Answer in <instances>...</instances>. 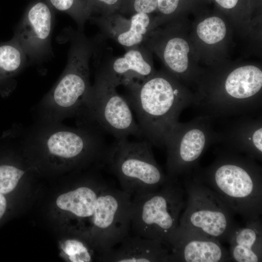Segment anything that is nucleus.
Here are the masks:
<instances>
[{"mask_svg":"<svg viewBox=\"0 0 262 262\" xmlns=\"http://www.w3.org/2000/svg\"><path fill=\"white\" fill-rule=\"evenodd\" d=\"M192 174L214 191L246 223L262 213V168L255 159L224 148L204 168Z\"/></svg>","mask_w":262,"mask_h":262,"instance_id":"nucleus-1","label":"nucleus"},{"mask_svg":"<svg viewBox=\"0 0 262 262\" xmlns=\"http://www.w3.org/2000/svg\"><path fill=\"white\" fill-rule=\"evenodd\" d=\"M127 88L130 94L126 99L135 112L143 137L151 145L164 147L181 112L193 104L194 96L164 72Z\"/></svg>","mask_w":262,"mask_h":262,"instance_id":"nucleus-2","label":"nucleus"},{"mask_svg":"<svg viewBox=\"0 0 262 262\" xmlns=\"http://www.w3.org/2000/svg\"><path fill=\"white\" fill-rule=\"evenodd\" d=\"M64 34L63 41L70 42L67 64L59 80L38 104V120L62 122L78 116L91 87L89 62L98 45V36L90 38L71 28L66 29Z\"/></svg>","mask_w":262,"mask_h":262,"instance_id":"nucleus-3","label":"nucleus"},{"mask_svg":"<svg viewBox=\"0 0 262 262\" xmlns=\"http://www.w3.org/2000/svg\"><path fill=\"white\" fill-rule=\"evenodd\" d=\"M23 148L78 165L94 161L104 166L108 147L101 131L92 127L71 128L61 122L37 120L21 138Z\"/></svg>","mask_w":262,"mask_h":262,"instance_id":"nucleus-4","label":"nucleus"},{"mask_svg":"<svg viewBox=\"0 0 262 262\" xmlns=\"http://www.w3.org/2000/svg\"><path fill=\"white\" fill-rule=\"evenodd\" d=\"M185 191L179 179L168 180L157 191L132 197L133 235L157 240L167 246L185 207Z\"/></svg>","mask_w":262,"mask_h":262,"instance_id":"nucleus-5","label":"nucleus"},{"mask_svg":"<svg viewBox=\"0 0 262 262\" xmlns=\"http://www.w3.org/2000/svg\"><path fill=\"white\" fill-rule=\"evenodd\" d=\"M123 191L132 197L158 190L168 179L154 157L147 140L116 139L108 147L104 161Z\"/></svg>","mask_w":262,"mask_h":262,"instance_id":"nucleus-6","label":"nucleus"},{"mask_svg":"<svg viewBox=\"0 0 262 262\" xmlns=\"http://www.w3.org/2000/svg\"><path fill=\"white\" fill-rule=\"evenodd\" d=\"M184 177L187 198L179 226L228 242L239 227L234 213L214 191L192 173Z\"/></svg>","mask_w":262,"mask_h":262,"instance_id":"nucleus-7","label":"nucleus"},{"mask_svg":"<svg viewBox=\"0 0 262 262\" xmlns=\"http://www.w3.org/2000/svg\"><path fill=\"white\" fill-rule=\"evenodd\" d=\"M78 117L79 125L106 131L116 139L131 135L143 137L126 98L118 94L116 87L97 72L85 105Z\"/></svg>","mask_w":262,"mask_h":262,"instance_id":"nucleus-8","label":"nucleus"},{"mask_svg":"<svg viewBox=\"0 0 262 262\" xmlns=\"http://www.w3.org/2000/svg\"><path fill=\"white\" fill-rule=\"evenodd\" d=\"M213 120L199 115L185 122L174 125L165 139L167 176L171 179L190 174L198 165L207 148L216 143Z\"/></svg>","mask_w":262,"mask_h":262,"instance_id":"nucleus-9","label":"nucleus"},{"mask_svg":"<svg viewBox=\"0 0 262 262\" xmlns=\"http://www.w3.org/2000/svg\"><path fill=\"white\" fill-rule=\"evenodd\" d=\"M131 209L132 196L123 190L108 185L100 192L91 217L93 241L100 255L130 234Z\"/></svg>","mask_w":262,"mask_h":262,"instance_id":"nucleus-10","label":"nucleus"},{"mask_svg":"<svg viewBox=\"0 0 262 262\" xmlns=\"http://www.w3.org/2000/svg\"><path fill=\"white\" fill-rule=\"evenodd\" d=\"M53 17L52 8L47 0H35L21 18L15 39L32 62H41L52 53Z\"/></svg>","mask_w":262,"mask_h":262,"instance_id":"nucleus-11","label":"nucleus"},{"mask_svg":"<svg viewBox=\"0 0 262 262\" xmlns=\"http://www.w3.org/2000/svg\"><path fill=\"white\" fill-rule=\"evenodd\" d=\"M169 262H230L229 251L217 239L198 231L178 226L169 235Z\"/></svg>","mask_w":262,"mask_h":262,"instance_id":"nucleus-12","label":"nucleus"},{"mask_svg":"<svg viewBox=\"0 0 262 262\" xmlns=\"http://www.w3.org/2000/svg\"><path fill=\"white\" fill-rule=\"evenodd\" d=\"M223 126L216 130V143L223 148L262 160V115H243L223 119Z\"/></svg>","mask_w":262,"mask_h":262,"instance_id":"nucleus-13","label":"nucleus"},{"mask_svg":"<svg viewBox=\"0 0 262 262\" xmlns=\"http://www.w3.org/2000/svg\"><path fill=\"white\" fill-rule=\"evenodd\" d=\"M122 57H109L99 64L96 72L116 87H126L141 83L155 72L149 55L150 50L143 43L125 49Z\"/></svg>","mask_w":262,"mask_h":262,"instance_id":"nucleus-14","label":"nucleus"},{"mask_svg":"<svg viewBox=\"0 0 262 262\" xmlns=\"http://www.w3.org/2000/svg\"><path fill=\"white\" fill-rule=\"evenodd\" d=\"M103 37L110 38L123 46L125 49L143 43L151 30L150 14L136 13L128 19L119 13L91 16Z\"/></svg>","mask_w":262,"mask_h":262,"instance_id":"nucleus-15","label":"nucleus"},{"mask_svg":"<svg viewBox=\"0 0 262 262\" xmlns=\"http://www.w3.org/2000/svg\"><path fill=\"white\" fill-rule=\"evenodd\" d=\"M98 260L107 262H169L170 250L160 241L128 235Z\"/></svg>","mask_w":262,"mask_h":262,"instance_id":"nucleus-16","label":"nucleus"},{"mask_svg":"<svg viewBox=\"0 0 262 262\" xmlns=\"http://www.w3.org/2000/svg\"><path fill=\"white\" fill-rule=\"evenodd\" d=\"M228 243L230 262L262 261V221L261 217L238 227Z\"/></svg>","mask_w":262,"mask_h":262,"instance_id":"nucleus-17","label":"nucleus"},{"mask_svg":"<svg viewBox=\"0 0 262 262\" xmlns=\"http://www.w3.org/2000/svg\"><path fill=\"white\" fill-rule=\"evenodd\" d=\"M108 185L103 179H98L90 186H79L62 194L57 198L56 204L77 217H91L98 195Z\"/></svg>","mask_w":262,"mask_h":262,"instance_id":"nucleus-18","label":"nucleus"},{"mask_svg":"<svg viewBox=\"0 0 262 262\" xmlns=\"http://www.w3.org/2000/svg\"><path fill=\"white\" fill-rule=\"evenodd\" d=\"M164 42L145 39L143 44L150 50L160 53L165 64L171 72L181 75L188 68V54L189 46L184 39L178 36H170Z\"/></svg>","mask_w":262,"mask_h":262,"instance_id":"nucleus-19","label":"nucleus"},{"mask_svg":"<svg viewBox=\"0 0 262 262\" xmlns=\"http://www.w3.org/2000/svg\"><path fill=\"white\" fill-rule=\"evenodd\" d=\"M28 58L17 42L0 45V79L14 77L23 70Z\"/></svg>","mask_w":262,"mask_h":262,"instance_id":"nucleus-20","label":"nucleus"},{"mask_svg":"<svg viewBox=\"0 0 262 262\" xmlns=\"http://www.w3.org/2000/svg\"><path fill=\"white\" fill-rule=\"evenodd\" d=\"M51 7L68 15L76 23L78 30L83 32L88 20L86 0H47Z\"/></svg>","mask_w":262,"mask_h":262,"instance_id":"nucleus-21","label":"nucleus"},{"mask_svg":"<svg viewBox=\"0 0 262 262\" xmlns=\"http://www.w3.org/2000/svg\"><path fill=\"white\" fill-rule=\"evenodd\" d=\"M199 38L208 44H214L223 39L226 33L223 20L217 16L209 17L200 22L196 28Z\"/></svg>","mask_w":262,"mask_h":262,"instance_id":"nucleus-22","label":"nucleus"},{"mask_svg":"<svg viewBox=\"0 0 262 262\" xmlns=\"http://www.w3.org/2000/svg\"><path fill=\"white\" fill-rule=\"evenodd\" d=\"M62 248L70 262H89L92 261V252L81 240L67 239L64 242Z\"/></svg>","mask_w":262,"mask_h":262,"instance_id":"nucleus-23","label":"nucleus"},{"mask_svg":"<svg viewBox=\"0 0 262 262\" xmlns=\"http://www.w3.org/2000/svg\"><path fill=\"white\" fill-rule=\"evenodd\" d=\"M25 171L18 167L9 165H0V193L7 194L12 191L16 186Z\"/></svg>","mask_w":262,"mask_h":262,"instance_id":"nucleus-24","label":"nucleus"},{"mask_svg":"<svg viewBox=\"0 0 262 262\" xmlns=\"http://www.w3.org/2000/svg\"><path fill=\"white\" fill-rule=\"evenodd\" d=\"M158 0H121L119 13L133 15L136 13L150 14L157 9Z\"/></svg>","mask_w":262,"mask_h":262,"instance_id":"nucleus-25","label":"nucleus"},{"mask_svg":"<svg viewBox=\"0 0 262 262\" xmlns=\"http://www.w3.org/2000/svg\"><path fill=\"white\" fill-rule=\"evenodd\" d=\"M88 19L91 16L119 13L121 0H86Z\"/></svg>","mask_w":262,"mask_h":262,"instance_id":"nucleus-26","label":"nucleus"},{"mask_svg":"<svg viewBox=\"0 0 262 262\" xmlns=\"http://www.w3.org/2000/svg\"><path fill=\"white\" fill-rule=\"evenodd\" d=\"M180 0H158L157 9L161 14L169 16L178 9Z\"/></svg>","mask_w":262,"mask_h":262,"instance_id":"nucleus-27","label":"nucleus"},{"mask_svg":"<svg viewBox=\"0 0 262 262\" xmlns=\"http://www.w3.org/2000/svg\"><path fill=\"white\" fill-rule=\"evenodd\" d=\"M222 7L230 9L234 8L237 4L238 0H214Z\"/></svg>","mask_w":262,"mask_h":262,"instance_id":"nucleus-28","label":"nucleus"},{"mask_svg":"<svg viewBox=\"0 0 262 262\" xmlns=\"http://www.w3.org/2000/svg\"><path fill=\"white\" fill-rule=\"evenodd\" d=\"M6 208V200L2 195L0 193V219L4 214Z\"/></svg>","mask_w":262,"mask_h":262,"instance_id":"nucleus-29","label":"nucleus"}]
</instances>
